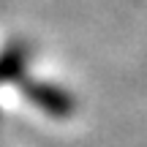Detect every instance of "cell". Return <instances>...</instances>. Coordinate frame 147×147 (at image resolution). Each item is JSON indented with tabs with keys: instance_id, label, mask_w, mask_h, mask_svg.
<instances>
[{
	"instance_id": "6da1fadb",
	"label": "cell",
	"mask_w": 147,
	"mask_h": 147,
	"mask_svg": "<svg viewBox=\"0 0 147 147\" xmlns=\"http://www.w3.org/2000/svg\"><path fill=\"white\" fill-rule=\"evenodd\" d=\"M25 90H27V98H30L36 106H41L44 112H49V115H68L71 112V98L63 95L60 90L49 87V84L25 82Z\"/></svg>"
}]
</instances>
